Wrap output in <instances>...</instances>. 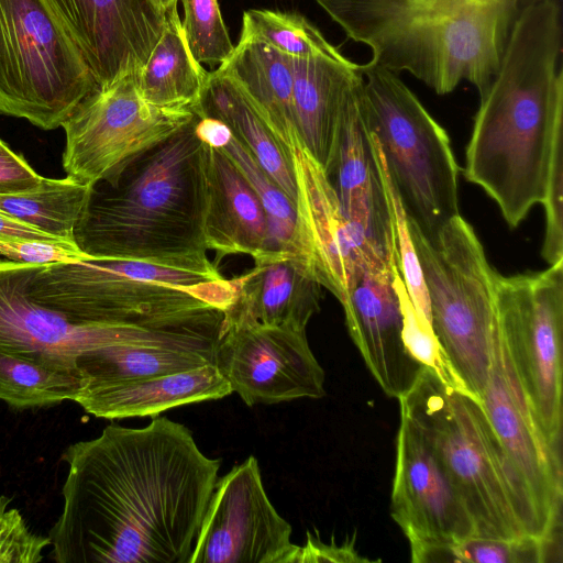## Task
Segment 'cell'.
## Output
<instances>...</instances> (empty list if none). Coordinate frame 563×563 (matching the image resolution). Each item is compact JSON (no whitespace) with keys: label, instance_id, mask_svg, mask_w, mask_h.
<instances>
[{"label":"cell","instance_id":"cell-9","mask_svg":"<svg viewBox=\"0 0 563 563\" xmlns=\"http://www.w3.org/2000/svg\"><path fill=\"white\" fill-rule=\"evenodd\" d=\"M98 85L48 0H0V113L62 125Z\"/></svg>","mask_w":563,"mask_h":563},{"label":"cell","instance_id":"cell-11","mask_svg":"<svg viewBox=\"0 0 563 563\" xmlns=\"http://www.w3.org/2000/svg\"><path fill=\"white\" fill-rule=\"evenodd\" d=\"M135 75L95 88L62 123L66 177L88 186L109 178L195 118L191 108H164L144 100Z\"/></svg>","mask_w":563,"mask_h":563},{"label":"cell","instance_id":"cell-17","mask_svg":"<svg viewBox=\"0 0 563 563\" xmlns=\"http://www.w3.org/2000/svg\"><path fill=\"white\" fill-rule=\"evenodd\" d=\"M390 514L409 543L444 542L475 534L460 495L431 441L399 402Z\"/></svg>","mask_w":563,"mask_h":563},{"label":"cell","instance_id":"cell-38","mask_svg":"<svg viewBox=\"0 0 563 563\" xmlns=\"http://www.w3.org/2000/svg\"><path fill=\"white\" fill-rule=\"evenodd\" d=\"M563 134L554 144L542 205L545 213L543 260L553 265L563 261Z\"/></svg>","mask_w":563,"mask_h":563},{"label":"cell","instance_id":"cell-18","mask_svg":"<svg viewBox=\"0 0 563 563\" xmlns=\"http://www.w3.org/2000/svg\"><path fill=\"white\" fill-rule=\"evenodd\" d=\"M81 49L98 87L137 73L165 26L155 0H48Z\"/></svg>","mask_w":563,"mask_h":563},{"label":"cell","instance_id":"cell-21","mask_svg":"<svg viewBox=\"0 0 563 563\" xmlns=\"http://www.w3.org/2000/svg\"><path fill=\"white\" fill-rule=\"evenodd\" d=\"M236 297L223 321L306 331L320 310L322 286L285 250L267 251L234 277Z\"/></svg>","mask_w":563,"mask_h":563},{"label":"cell","instance_id":"cell-29","mask_svg":"<svg viewBox=\"0 0 563 563\" xmlns=\"http://www.w3.org/2000/svg\"><path fill=\"white\" fill-rule=\"evenodd\" d=\"M81 387L77 366L0 350V400L16 409L76 400Z\"/></svg>","mask_w":563,"mask_h":563},{"label":"cell","instance_id":"cell-16","mask_svg":"<svg viewBox=\"0 0 563 563\" xmlns=\"http://www.w3.org/2000/svg\"><path fill=\"white\" fill-rule=\"evenodd\" d=\"M479 402L527 485L548 532L561 534V450L549 443L537 422L504 344L500 328Z\"/></svg>","mask_w":563,"mask_h":563},{"label":"cell","instance_id":"cell-26","mask_svg":"<svg viewBox=\"0 0 563 563\" xmlns=\"http://www.w3.org/2000/svg\"><path fill=\"white\" fill-rule=\"evenodd\" d=\"M195 113L223 121L266 174L296 203L297 185L290 154L229 77L218 70L209 74Z\"/></svg>","mask_w":563,"mask_h":563},{"label":"cell","instance_id":"cell-43","mask_svg":"<svg viewBox=\"0 0 563 563\" xmlns=\"http://www.w3.org/2000/svg\"><path fill=\"white\" fill-rule=\"evenodd\" d=\"M0 236L60 241L0 211ZM66 242V241H65Z\"/></svg>","mask_w":563,"mask_h":563},{"label":"cell","instance_id":"cell-27","mask_svg":"<svg viewBox=\"0 0 563 563\" xmlns=\"http://www.w3.org/2000/svg\"><path fill=\"white\" fill-rule=\"evenodd\" d=\"M209 74L192 56L177 3L166 10L165 26L148 58L136 73V86L147 102L164 108L195 110Z\"/></svg>","mask_w":563,"mask_h":563},{"label":"cell","instance_id":"cell-10","mask_svg":"<svg viewBox=\"0 0 563 563\" xmlns=\"http://www.w3.org/2000/svg\"><path fill=\"white\" fill-rule=\"evenodd\" d=\"M501 338L537 422L561 450L563 261L541 272L499 274Z\"/></svg>","mask_w":563,"mask_h":563},{"label":"cell","instance_id":"cell-32","mask_svg":"<svg viewBox=\"0 0 563 563\" xmlns=\"http://www.w3.org/2000/svg\"><path fill=\"white\" fill-rule=\"evenodd\" d=\"M240 38L263 42L290 57L344 56L298 13L247 10L243 14Z\"/></svg>","mask_w":563,"mask_h":563},{"label":"cell","instance_id":"cell-28","mask_svg":"<svg viewBox=\"0 0 563 563\" xmlns=\"http://www.w3.org/2000/svg\"><path fill=\"white\" fill-rule=\"evenodd\" d=\"M214 353L153 345H111L76 358L81 387L135 380L214 364Z\"/></svg>","mask_w":563,"mask_h":563},{"label":"cell","instance_id":"cell-3","mask_svg":"<svg viewBox=\"0 0 563 563\" xmlns=\"http://www.w3.org/2000/svg\"><path fill=\"white\" fill-rule=\"evenodd\" d=\"M195 118L120 173L89 186L74 230L87 256L217 268L205 239V144Z\"/></svg>","mask_w":563,"mask_h":563},{"label":"cell","instance_id":"cell-8","mask_svg":"<svg viewBox=\"0 0 563 563\" xmlns=\"http://www.w3.org/2000/svg\"><path fill=\"white\" fill-rule=\"evenodd\" d=\"M361 70L368 126L408 220L431 238L460 214V167L450 137L398 74L369 62Z\"/></svg>","mask_w":563,"mask_h":563},{"label":"cell","instance_id":"cell-42","mask_svg":"<svg viewBox=\"0 0 563 563\" xmlns=\"http://www.w3.org/2000/svg\"><path fill=\"white\" fill-rule=\"evenodd\" d=\"M194 131L203 144L219 150L224 148L233 136L232 130L223 121L206 114L195 115Z\"/></svg>","mask_w":563,"mask_h":563},{"label":"cell","instance_id":"cell-6","mask_svg":"<svg viewBox=\"0 0 563 563\" xmlns=\"http://www.w3.org/2000/svg\"><path fill=\"white\" fill-rule=\"evenodd\" d=\"M398 400L431 441L476 536L562 540L548 532L479 400L424 367Z\"/></svg>","mask_w":563,"mask_h":563},{"label":"cell","instance_id":"cell-41","mask_svg":"<svg viewBox=\"0 0 563 563\" xmlns=\"http://www.w3.org/2000/svg\"><path fill=\"white\" fill-rule=\"evenodd\" d=\"M355 536L351 540L342 544H336L332 539L331 543L323 542L318 533L316 536L307 532V541L303 547H298L294 563L302 562H335V563H353V562H373L367 558H363L355 549Z\"/></svg>","mask_w":563,"mask_h":563},{"label":"cell","instance_id":"cell-36","mask_svg":"<svg viewBox=\"0 0 563 563\" xmlns=\"http://www.w3.org/2000/svg\"><path fill=\"white\" fill-rule=\"evenodd\" d=\"M393 283L401 310L402 341L409 354L422 367L433 372L445 385L468 393L445 358L432 328L426 325L419 319L398 266L394 272Z\"/></svg>","mask_w":563,"mask_h":563},{"label":"cell","instance_id":"cell-35","mask_svg":"<svg viewBox=\"0 0 563 563\" xmlns=\"http://www.w3.org/2000/svg\"><path fill=\"white\" fill-rule=\"evenodd\" d=\"M181 22L188 47L195 59L210 66L229 58L234 45L229 36L218 0H180Z\"/></svg>","mask_w":563,"mask_h":563},{"label":"cell","instance_id":"cell-22","mask_svg":"<svg viewBox=\"0 0 563 563\" xmlns=\"http://www.w3.org/2000/svg\"><path fill=\"white\" fill-rule=\"evenodd\" d=\"M207 250L217 260L271 251L266 213L244 175L223 150L205 144Z\"/></svg>","mask_w":563,"mask_h":563},{"label":"cell","instance_id":"cell-19","mask_svg":"<svg viewBox=\"0 0 563 563\" xmlns=\"http://www.w3.org/2000/svg\"><path fill=\"white\" fill-rule=\"evenodd\" d=\"M362 87L360 67L343 96L330 177L335 176L332 184L353 228L384 258L397 262L391 213L364 111Z\"/></svg>","mask_w":563,"mask_h":563},{"label":"cell","instance_id":"cell-14","mask_svg":"<svg viewBox=\"0 0 563 563\" xmlns=\"http://www.w3.org/2000/svg\"><path fill=\"white\" fill-rule=\"evenodd\" d=\"M288 151L297 185V221L288 252L342 302L366 266L397 262L384 258L353 228L330 176L301 142Z\"/></svg>","mask_w":563,"mask_h":563},{"label":"cell","instance_id":"cell-25","mask_svg":"<svg viewBox=\"0 0 563 563\" xmlns=\"http://www.w3.org/2000/svg\"><path fill=\"white\" fill-rule=\"evenodd\" d=\"M217 70L242 90L287 151L299 140L292 110L290 56L263 42L240 38Z\"/></svg>","mask_w":563,"mask_h":563},{"label":"cell","instance_id":"cell-37","mask_svg":"<svg viewBox=\"0 0 563 563\" xmlns=\"http://www.w3.org/2000/svg\"><path fill=\"white\" fill-rule=\"evenodd\" d=\"M11 498L0 496V563H38L51 545L48 536L33 532L21 512L10 507Z\"/></svg>","mask_w":563,"mask_h":563},{"label":"cell","instance_id":"cell-40","mask_svg":"<svg viewBox=\"0 0 563 563\" xmlns=\"http://www.w3.org/2000/svg\"><path fill=\"white\" fill-rule=\"evenodd\" d=\"M42 178L22 156L0 139V195L30 190Z\"/></svg>","mask_w":563,"mask_h":563},{"label":"cell","instance_id":"cell-30","mask_svg":"<svg viewBox=\"0 0 563 563\" xmlns=\"http://www.w3.org/2000/svg\"><path fill=\"white\" fill-rule=\"evenodd\" d=\"M89 186L68 177L45 178L26 191L0 195V211L60 241L74 242V230Z\"/></svg>","mask_w":563,"mask_h":563},{"label":"cell","instance_id":"cell-23","mask_svg":"<svg viewBox=\"0 0 563 563\" xmlns=\"http://www.w3.org/2000/svg\"><path fill=\"white\" fill-rule=\"evenodd\" d=\"M229 382L214 364L168 375L82 387L76 398L97 418L156 417L170 408L231 395Z\"/></svg>","mask_w":563,"mask_h":563},{"label":"cell","instance_id":"cell-31","mask_svg":"<svg viewBox=\"0 0 563 563\" xmlns=\"http://www.w3.org/2000/svg\"><path fill=\"white\" fill-rule=\"evenodd\" d=\"M409 544L415 563L562 562V541L532 536L516 539L471 536L454 541Z\"/></svg>","mask_w":563,"mask_h":563},{"label":"cell","instance_id":"cell-2","mask_svg":"<svg viewBox=\"0 0 563 563\" xmlns=\"http://www.w3.org/2000/svg\"><path fill=\"white\" fill-rule=\"evenodd\" d=\"M561 51L560 5L540 0L516 24L474 118L463 174L496 202L510 228L542 202L563 134Z\"/></svg>","mask_w":563,"mask_h":563},{"label":"cell","instance_id":"cell-7","mask_svg":"<svg viewBox=\"0 0 563 563\" xmlns=\"http://www.w3.org/2000/svg\"><path fill=\"white\" fill-rule=\"evenodd\" d=\"M409 228L426 280L433 333L455 375L479 400L499 335V274L461 214L431 238L410 221Z\"/></svg>","mask_w":563,"mask_h":563},{"label":"cell","instance_id":"cell-20","mask_svg":"<svg viewBox=\"0 0 563 563\" xmlns=\"http://www.w3.org/2000/svg\"><path fill=\"white\" fill-rule=\"evenodd\" d=\"M397 263L366 266L341 303L347 331L383 391L405 395L422 366L409 354L401 335L402 317L393 277Z\"/></svg>","mask_w":563,"mask_h":563},{"label":"cell","instance_id":"cell-12","mask_svg":"<svg viewBox=\"0 0 563 563\" xmlns=\"http://www.w3.org/2000/svg\"><path fill=\"white\" fill-rule=\"evenodd\" d=\"M34 266L0 261L1 351L76 366V358L82 353L111 345L216 350L218 335L214 332L73 321L29 298L26 284Z\"/></svg>","mask_w":563,"mask_h":563},{"label":"cell","instance_id":"cell-13","mask_svg":"<svg viewBox=\"0 0 563 563\" xmlns=\"http://www.w3.org/2000/svg\"><path fill=\"white\" fill-rule=\"evenodd\" d=\"M291 526L272 505L249 456L218 478L189 563H294Z\"/></svg>","mask_w":563,"mask_h":563},{"label":"cell","instance_id":"cell-15","mask_svg":"<svg viewBox=\"0 0 563 563\" xmlns=\"http://www.w3.org/2000/svg\"><path fill=\"white\" fill-rule=\"evenodd\" d=\"M214 365L251 407L325 395L324 371L306 331L222 320Z\"/></svg>","mask_w":563,"mask_h":563},{"label":"cell","instance_id":"cell-33","mask_svg":"<svg viewBox=\"0 0 563 563\" xmlns=\"http://www.w3.org/2000/svg\"><path fill=\"white\" fill-rule=\"evenodd\" d=\"M260 198L267 218L271 251H288L297 221L296 203L234 136L222 148Z\"/></svg>","mask_w":563,"mask_h":563},{"label":"cell","instance_id":"cell-24","mask_svg":"<svg viewBox=\"0 0 563 563\" xmlns=\"http://www.w3.org/2000/svg\"><path fill=\"white\" fill-rule=\"evenodd\" d=\"M292 110L302 146L330 176L345 89L361 65L345 56L290 57Z\"/></svg>","mask_w":563,"mask_h":563},{"label":"cell","instance_id":"cell-4","mask_svg":"<svg viewBox=\"0 0 563 563\" xmlns=\"http://www.w3.org/2000/svg\"><path fill=\"white\" fill-rule=\"evenodd\" d=\"M540 0H317L371 64L408 71L438 95L468 81L479 98L523 12Z\"/></svg>","mask_w":563,"mask_h":563},{"label":"cell","instance_id":"cell-34","mask_svg":"<svg viewBox=\"0 0 563 563\" xmlns=\"http://www.w3.org/2000/svg\"><path fill=\"white\" fill-rule=\"evenodd\" d=\"M372 141L391 213L398 271L419 319L426 325L432 328L428 290L410 233L407 213L397 188L389 176L377 137L373 132Z\"/></svg>","mask_w":563,"mask_h":563},{"label":"cell","instance_id":"cell-39","mask_svg":"<svg viewBox=\"0 0 563 563\" xmlns=\"http://www.w3.org/2000/svg\"><path fill=\"white\" fill-rule=\"evenodd\" d=\"M0 255L9 261L45 265L89 257L75 243L0 236Z\"/></svg>","mask_w":563,"mask_h":563},{"label":"cell","instance_id":"cell-44","mask_svg":"<svg viewBox=\"0 0 563 563\" xmlns=\"http://www.w3.org/2000/svg\"><path fill=\"white\" fill-rule=\"evenodd\" d=\"M162 8L165 10L169 9L172 5L176 4L178 0H155Z\"/></svg>","mask_w":563,"mask_h":563},{"label":"cell","instance_id":"cell-1","mask_svg":"<svg viewBox=\"0 0 563 563\" xmlns=\"http://www.w3.org/2000/svg\"><path fill=\"white\" fill-rule=\"evenodd\" d=\"M63 508L48 532L57 563H189L220 460L166 417L111 423L69 445Z\"/></svg>","mask_w":563,"mask_h":563},{"label":"cell","instance_id":"cell-5","mask_svg":"<svg viewBox=\"0 0 563 563\" xmlns=\"http://www.w3.org/2000/svg\"><path fill=\"white\" fill-rule=\"evenodd\" d=\"M26 294L76 322L220 332L236 287L217 268L89 256L35 265Z\"/></svg>","mask_w":563,"mask_h":563}]
</instances>
